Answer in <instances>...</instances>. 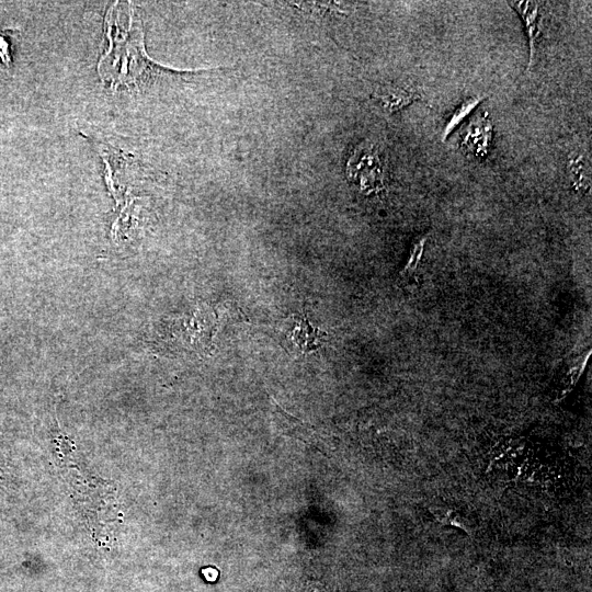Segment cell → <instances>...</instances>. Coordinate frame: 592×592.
<instances>
[{
    "mask_svg": "<svg viewBox=\"0 0 592 592\" xmlns=\"http://www.w3.org/2000/svg\"><path fill=\"white\" fill-rule=\"evenodd\" d=\"M567 174L577 191L585 192L591 182V166L588 157L580 151L571 152L567 160Z\"/></svg>",
    "mask_w": 592,
    "mask_h": 592,
    "instance_id": "cell-6",
    "label": "cell"
},
{
    "mask_svg": "<svg viewBox=\"0 0 592 592\" xmlns=\"http://www.w3.org/2000/svg\"><path fill=\"white\" fill-rule=\"evenodd\" d=\"M483 100V96H473L464 100L451 115L445 124L442 139L446 140L448 135L467 117L471 111Z\"/></svg>",
    "mask_w": 592,
    "mask_h": 592,
    "instance_id": "cell-8",
    "label": "cell"
},
{
    "mask_svg": "<svg viewBox=\"0 0 592 592\" xmlns=\"http://www.w3.org/2000/svg\"><path fill=\"white\" fill-rule=\"evenodd\" d=\"M372 96L388 113L400 111L421 98L413 87L398 81L379 83Z\"/></svg>",
    "mask_w": 592,
    "mask_h": 592,
    "instance_id": "cell-3",
    "label": "cell"
},
{
    "mask_svg": "<svg viewBox=\"0 0 592 592\" xmlns=\"http://www.w3.org/2000/svg\"><path fill=\"white\" fill-rule=\"evenodd\" d=\"M348 177L361 191L376 192L384 186L383 168L372 147H361L348 161Z\"/></svg>",
    "mask_w": 592,
    "mask_h": 592,
    "instance_id": "cell-2",
    "label": "cell"
},
{
    "mask_svg": "<svg viewBox=\"0 0 592 592\" xmlns=\"http://www.w3.org/2000/svg\"><path fill=\"white\" fill-rule=\"evenodd\" d=\"M130 2L116 1L106 12L105 33L109 49L98 64L103 81L111 86H130L146 73L166 75L174 70L155 64L146 54L144 33Z\"/></svg>",
    "mask_w": 592,
    "mask_h": 592,
    "instance_id": "cell-1",
    "label": "cell"
},
{
    "mask_svg": "<svg viewBox=\"0 0 592 592\" xmlns=\"http://www.w3.org/2000/svg\"><path fill=\"white\" fill-rule=\"evenodd\" d=\"M492 139V125L487 115L480 114L473 119L463 135L462 145L466 151L476 157L485 156L488 152Z\"/></svg>",
    "mask_w": 592,
    "mask_h": 592,
    "instance_id": "cell-4",
    "label": "cell"
},
{
    "mask_svg": "<svg viewBox=\"0 0 592 592\" xmlns=\"http://www.w3.org/2000/svg\"><path fill=\"white\" fill-rule=\"evenodd\" d=\"M323 332L314 329L306 318L298 320L289 334L291 341L301 352L308 353L320 346Z\"/></svg>",
    "mask_w": 592,
    "mask_h": 592,
    "instance_id": "cell-7",
    "label": "cell"
},
{
    "mask_svg": "<svg viewBox=\"0 0 592 592\" xmlns=\"http://www.w3.org/2000/svg\"><path fill=\"white\" fill-rule=\"evenodd\" d=\"M2 482H4V478H3V476H2V470L0 469V485H1Z\"/></svg>",
    "mask_w": 592,
    "mask_h": 592,
    "instance_id": "cell-11",
    "label": "cell"
},
{
    "mask_svg": "<svg viewBox=\"0 0 592 592\" xmlns=\"http://www.w3.org/2000/svg\"><path fill=\"white\" fill-rule=\"evenodd\" d=\"M509 5L513 8L519 15L521 16L527 38H528V47H530V58H528V67L527 69L531 70L535 65V57L537 53V44H538V22H539V4L537 1H508Z\"/></svg>",
    "mask_w": 592,
    "mask_h": 592,
    "instance_id": "cell-5",
    "label": "cell"
},
{
    "mask_svg": "<svg viewBox=\"0 0 592 592\" xmlns=\"http://www.w3.org/2000/svg\"><path fill=\"white\" fill-rule=\"evenodd\" d=\"M425 241H426V238L422 237V238H419V240L413 244L409 261L407 265L405 266L402 275L412 274L415 272L420 263L421 257L423 254Z\"/></svg>",
    "mask_w": 592,
    "mask_h": 592,
    "instance_id": "cell-10",
    "label": "cell"
},
{
    "mask_svg": "<svg viewBox=\"0 0 592 592\" xmlns=\"http://www.w3.org/2000/svg\"><path fill=\"white\" fill-rule=\"evenodd\" d=\"M429 510L434 519L441 524L455 526L468 533L466 521H464L463 516L457 511L445 509L443 506H431Z\"/></svg>",
    "mask_w": 592,
    "mask_h": 592,
    "instance_id": "cell-9",
    "label": "cell"
}]
</instances>
